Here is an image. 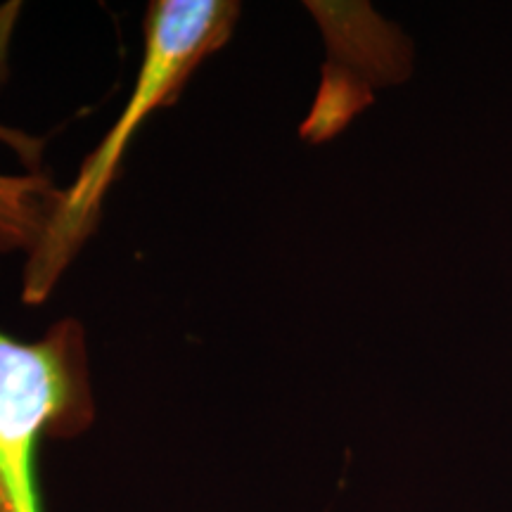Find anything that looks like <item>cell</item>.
Here are the masks:
<instances>
[{
  "mask_svg": "<svg viewBox=\"0 0 512 512\" xmlns=\"http://www.w3.org/2000/svg\"><path fill=\"white\" fill-rule=\"evenodd\" d=\"M22 3L0 5V88L10 76V50ZM46 140L0 126V254L29 252L41 238L57 192L41 171Z\"/></svg>",
  "mask_w": 512,
  "mask_h": 512,
  "instance_id": "obj_3",
  "label": "cell"
},
{
  "mask_svg": "<svg viewBox=\"0 0 512 512\" xmlns=\"http://www.w3.org/2000/svg\"><path fill=\"white\" fill-rule=\"evenodd\" d=\"M240 5L233 0H155L145 15V55L124 112L83 159L67 190L57 192L41 238L27 252L22 302L41 304L55 290L100 223L102 202L117 176L128 140L155 110L171 105L200 64L233 36Z\"/></svg>",
  "mask_w": 512,
  "mask_h": 512,
  "instance_id": "obj_1",
  "label": "cell"
},
{
  "mask_svg": "<svg viewBox=\"0 0 512 512\" xmlns=\"http://www.w3.org/2000/svg\"><path fill=\"white\" fill-rule=\"evenodd\" d=\"M95 420L86 330L62 318L22 342L0 330V512H43L36 479L41 439H69Z\"/></svg>",
  "mask_w": 512,
  "mask_h": 512,
  "instance_id": "obj_2",
  "label": "cell"
}]
</instances>
